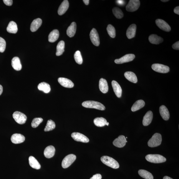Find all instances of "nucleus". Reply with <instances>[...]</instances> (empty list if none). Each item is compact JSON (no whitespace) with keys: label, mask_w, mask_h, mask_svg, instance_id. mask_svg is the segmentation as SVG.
<instances>
[{"label":"nucleus","mask_w":179,"mask_h":179,"mask_svg":"<svg viewBox=\"0 0 179 179\" xmlns=\"http://www.w3.org/2000/svg\"><path fill=\"white\" fill-rule=\"evenodd\" d=\"M101 161L104 164L114 169L119 168L120 165L117 161L108 156H103L100 158Z\"/></svg>","instance_id":"1"},{"label":"nucleus","mask_w":179,"mask_h":179,"mask_svg":"<svg viewBox=\"0 0 179 179\" xmlns=\"http://www.w3.org/2000/svg\"><path fill=\"white\" fill-rule=\"evenodd\" d=\"M82 105L85 108H95L101 110H104L105 108V106L101 103L95 101H86L82 103Z\"/></svg>","instance_id":"2"},{"label":"nucleus","mask_w":179,"mask_h":179,"mask_svg":"<svg viewBox=\"0 0 179 179\" xmlns=\"http://www.w3.org/2000/svg\"><path fill=\"white\" fill-rule=\"evenodd\" d=\"M162 141V136L160 133H156L148 141V144L149 147H155L161 144Z\"/></svg>","instance_id":"3"},{"label":"nucleus","mask_w":179,"mask_h":179,"mask_svg":"<svg viewBox=\"0 0 179 179\" xmlns=\"http://www.w3.org/2000/svg\"><path fill=\"white\" fill-rule=\"evenodd\" d=\"M146 159L148 162L154 163L165 162L166 159L163 156L158 154H149L146 156Z\"/></svg>","instance_id":"4"},{"label":"nucleus","mask_w":179,"mask_h":179,"mask_svg":"<svg viewBox=\"0 0 179 179\" xmlns=\"http://www.w3.org/2000/svg\"><path fill=\"white\" fill-rule=\"evenodd\" d=\"M76 156L73 154L67 155L63 159L62 162L63 168H66L69 167L76 159Z\"/></svg>","instance_id":"5"},{"label":"nucleus","mask_w":179,"mask_h":179,"mask_svg":"<svg viewBox=\"0 0 179 179\" xmlns=\"http://www.w3.org/2000/svg\"><path fill=\"white\" fill-rule=\"evenodd\" d=\"M13 117L16 122L20 125L24 124L27 119L26 116L21 112L16 111L13 114Z\"/></svg>","instance_id":"6"},{"label":"nucleus","mask_w":179,"mask_h":179,"mask_svg":"<svg viewBox=\"0 0 179 179\" xmlns=\"http://www.w3.org/2000/svg\"><path fill=\"white\" fill-rule=\"evenodd\" d=\"M140 6L139 0H130L126 6V9L128 11L133 12L137 11Z\"/></svg>","instance_id":"7"},{"label":"nucleus","mask_w":179,"mask_h":179,"mask_svg":"<svg viewBox=\"0 0 179 179\" xmlns=\"http://www.w3.org/2000/svg\"><path fill=\"white\" fill-rule=\"evenodd\" d=\"M152 69L155 71L166 74L170 71L169 67L162 64H153L152 66Z\"/></svg>","instance_id":"8"},{"label":"nucleus","mask_w":179,"mask_h":179,"mask_svg":"<svg viewBox=\"0 0 179 179\" xmlns=\"http://www.w3.org/2000/svg\"><path fill=\"white\" fill-rule=\"evenodd\" d=\"M90 36L92 43L96 46H99L100 44V38L97 30L93 28L90 32Z\"/></svg>","instance_id":"9"},{"label":"nucleus","mask_w":179,"mask_h":179,"mask_svg":"<svg viewBox=\"0 0 179 179\" xmlns=\"http://www.w3.org/2000/svg\"><path fill=\"white\" fill-rule=\"evenodd\" d=\"M71 137L74 140L83 143H88L89 140L83 134L79 132H74L71 134Z\"/></svg>","instance_id":"10"},{"label":"nucleus","mask_w":179,"mask_h":179,"mask_svg":"<svg viewBox=\"0 0 179 179\" xmlns=\"http://www.w3.org/2000/svg\"><path fill=\"white\" fill-rule=\"evenodd\" d=\"M135 55L134 54H127L119 59H115V62L116 64H122L123 63L132 61L135 59Z\"/></svg>","instance_id":"11"},{"label":"nucleus","mask_w":179,"mask_h":179,"mask_svg":"<svg viewBox=\"0 0 179 179\" xmlns=\"http://www.w3.org/2000/svg\"><path fill=\"white\" fill-rule=\"evenodd\" d=\"M156 23L159 28L163 31L169 32L171 30V27L167 23L163 20L158 19L156 21Z\"/></svg>","instance_id":"12"},{"label":"nucleus","mask_w":179,"mask_h":179,"mask_svg":"<svg viewBox=\"0 0 179 179\" xmlns=\"http://www.w3.org/2000/svg\"><path fill=\"white\" fill-rule=\"evenodd\" d=\"M127 142L124 136L120 135L113 141V144L116 147L122 148L124 147Z\"/></svg>","instance_id":"13"},{"label":"nucleus","mask_w":179,"mask_h":179,"mask_svg":"<svg viewBox=\"0 0 179 179\" xmlns=\"http://www.w3.org/2000/svg\"><path fill=\"white\" fill-rule=\"evenodd\" d=\"M58 81L62 86L65 88H72L74 86V84L71 81L66 78H59Z\"/></svg>","instance_id":"14"},{"label":"nucleus","mask_w":179,"mask_h":179,"mask_svg":"<svg viewBox=\"0 0 179 179\" xmlns=\"http://www.w3.org/2000/svg\"><path fill=\"white\" fill-rule=\"evenodd\" d=\"M11 140L13 143L18 144L23 142L25 140V137L20 134H14L11 136Z\"/></svg>","instance_id":"15"},{"label":"nucleus","mask_w":179,"mask_h":179,"mask_svg":"<svg viewBox=\"0 0 179 179\" xmlns=\"http://www.w3.org/2000/svg\"><path fill=\"white\" fill-rule=\"evenodd\" d=\"M69 1L67 0H64L60 4L58 10V13L59 16H62V15L64 14L69 8Z\"/></svg>","instance_id":"16"},{"label":"nucleus","mask_w":179,"mask_h":179,"mask_svg":"<svg viewBox=\"0 0 179 179\" xmlns=\"http://www.w3.org/2000/svg\"><path fill=\"white\" fill-rule=\"evenodd\" d=\"M112 84L116 95L117 97L120 98L122 96V90L120 85L117 81L114 80L112 81Z\"/></svg>","instance_id":"17"},{"label":"nucleus","mask_w":179,"mask_h":179,"mask_svg":"<svg viewBox=\"0 0 179 179\" xmlns=\"http://www.w3.org/2000/svg\"><path fill=\"white\" fill-rule=\"evenodd\" d=\"M55 148L53 146L50 145L47 146L44 151L45 157L47 158H50L53 157L55 154Z\"/></svg>","instance_id":"18"},{"label":"nucleus","mask_w":179,"mask_h":179,"mask_svg":"<svg viewBox=\"0 0 179 179\" xmlns=\"http://www.w3.org/2000/svg\"><path fill=\"white\" fill-rule=\"evenodd\" d=\"M137 26L135 24L130 25L127 29V36L128 39H132L136 35Z\"/></svg>","instance_id":"19"},{"label":"nucleus","mask_w":179,"mask_h":179,"mask_svg":"<svg viewBox=\"0 0 179 179\" xmlns=\"http://www.w3.org/2000/svg\"><path fill=\"white\" fill-rule=\"evenodd\" d=\"M153 118V113L152 111H149L146 113L143 120V124L144 126H147L149 125L152 122Z\"/></svg>","instance_id":"20"},{"label":"nucleus","mask_w":179,"mask_h":179,"mask_svg":"<svg viewBox=\"0 0 179 179\" xmlns=\"http://www.w3.org/2000/svg\"><path fill=\"white\" fill-rule=\"evenodd\" d=\"M160 112L161 117L163 119L165 120H167L169 119L170 115L168 108L165 106L161 105L160 108Z\"/></svg>","instance_id":"21"},{"label":"nucleus","mask_w":179,"mask_h":179,"mask_svg":"<svg viewBox=\"0 0 179 179\" xmlns=\"http://www.w3.org/2000/svg\"><path fill=\"white\" fill-rule=\"evenodd\" d=\"M42 21L41 19L38 18L35 19L32 23L30 27V30L32 32L37 31L42 24Z\"/></svg>","instance_id":"22"},{"label":"nucleus","mask_w":179,"mask_h":179,"mask_svg":"<svg viewBox=\"0 0 179 179\" xmlns=\"http://www.w3.org/2000/svg\"><path fill=\"white\" fill-rule=\"evenodd\" d=\"M11 64L12 67L16 71H20L22 69V65L18 57H15L13 58L11 61Z\"/></svg>","instance_id":"23"},{"label":"nucleus","mask_w":179,"mask_h":179,"mask_svg":"<svg viewBox=\"0 0 179 179\" xmlns=\"http://www.w3.org/2000/svg\"><path fill=\"white\" fill-rule=\"evenodd\" d=\"M99 87L100 90L103 93H106L108 91V87L107 80L101 79L99 81Z\"/></svg>","instance_id":"24"},{"label":"nucleus","mask_w":179,"mask_h":179,"mask_svg":"<svg viewBox=\"0 0 179 179\" xmlns=\"http://www.w3.org/2000/svg\"><path fill=\"white\" fill-rule=\"evenodd\" d=\"M149 40L151 44L156 45L160 44L163 41L162 38L155 34L150 35L149 37Z\"/></svg>","instance_id":"25"},{"label":"nucleus","mask_w":179,"mask_h":179,"mask_svg":"<svg viewBox=\"0 0 179 179\" xmlns=\"http://www.w3.org/2000/svg\"><path fill=\"white\" fill-rule=\"evenodd\" d=\"M29 165L32 168L37 170H39L41 168V165L36 159L33 156H30L29 158Z\"/></svg>","instance_id":"26"},{"label":"nucleus","mask_w":179,"mask_h":179,"mask_svg":"<svg viewBox=\"0 0 179 179\" xmlns=\"http://www.w3.org/2000/svg\"><path fill=\"white\" fill-rule=\"evenodd\" d=\"M76 24L75 22H73L67 30V34L69 37H74L76 31Z\"/></svg>","instance_id":"27"},{"label":"nucleus","mask_w":179,"mask_h":179,"mask_svg":"<svg viewBox=\"0 0 179 179\" xmlns=\"http://www.w3.org/2000/svg\"><path fill=\"white\" fill-rule=\"evenodd\" d=\"M125 76L126 79L129 81L136 83L137 82V76L134 73L131 71H127L125 73Z\"/></svg>","instance_id":"28"},{"label":"nucleus","mask_w":179,"mask_h":179,"mask_svg":"<svg viewBox=\"0 0 179 179\" xmlns=\"http://www.w3.org/2000/svg\"><path fill=\"white\" fill-rule=\"evenodd\" d=\"M59 32L57 30H53L49 35L48 40L50 42H54L57 41L59 37Z\"/></svg>","instance_id":"29"},{"label":"nucleus","mask_w":179,"mask_h":179,"mask_svg":"<svg viewBox=\"0 0 179 179\" xmlns=\"http://www.w3.org/2000/svg\"><path fill=\"white\" fill-rule=\"evenodd\" d=\"M145 103L143 100H138L134 104L132 108V110L133 112L137 111L144 106Z\"/></svg>","instance_id":"30"},{"label":"nucleus","mask_w":179,"mask_h":179,"mask_svg":"<svg viewBox=\"0 0 179 179\" xmlns=\"http://www.w3.org/2000/svg\"><path fill=\"white\" fill-rule=\"evenodd\" d=\"M38 89L45 93H48L51 90L50 85L45 82H41L38 85Z\"/></svg>","instance_id":"31"},{"label":"nucleus","mask_w":179,"mask_h":179,"mask_svg":"<svg viewBox=\"0 0 179 179\" xmlns=\"http://www.w3.org/2000/svg\"><path fill=\"white\" fill-rule=\"evenodd\" d=\"M7 31L9 33H16L18 31V27L16 23L13 21L10 22L7 28Z\"/></svg>","instance_id":"32"},{"label":"nucleus","mask_w":179,"mask_h":179,"mask_svg":"<svg viewBox=\"0 0 179 179\" xmlns=\"http://www.w3.org/2000/svg\"><path fill=\"white\" fill-rule=\"evenodd\" d=\"M65 43L64 41H60L58 44L57 47V56H59L62 55L64 51Z\"/></svg>","instance_id":"33"},{"label":"nucleus","mask_w":179,"mask_h":179,"mask_svg":"<svg viewBox=\"0 0 179 179\" xmlns=\"http://www.w3.org/2000/svg\"><path fill=\"white\" fill-rule=\"evenodd\" d=\"M94 122L95 125L98 127H103L106 125L107 121L105 118L102 117L95 118Z\"/></svg>","instance_id":"34"},{"label":"nucleus","mask_w":179,"mask_h":179,"mask_svg":"<svg viewBox=\"0 0 179 179\" xmlns=\"http://www.w3.org/2000/svg\"><path fill=\"white\" fill-rule=\"evenodd\" d=\"M139 174L142 178L145 179H153V176L149 171L143 170H140L138 171Z\"/></svg>","instance_id":"35"},{"label":"nucleus","mask_w":179,"mask_h":179,"mask_svg":"<svg viewBox=\"0 0 179 179\" xmlns=\"http://www.w3.org/2000/svg\"><path fill=\"white\" fill-rule=\"evenodd\" d=\"M112 12L113 14L117 19H120L122 18L123 16V13L120 8L117 7H115L112 9Z\"/></svg>","instance_id":"36"},{"label":"nucleus","mask_w":179,"mask_h":179,"mask_svg":"<svg viewBox=\"0 0 179 179\" xmlns=\"http://www.w3.org/2000/svg\"><path fill=\"white\" fill-rule=\"evenodd\" d=\"M55 127V124L53 121L49 120L47 121L46 127H45V132H49L54 129Z\"/></svg>","instance_id":"37"},{"label":"nucleus","mask_w":179,"mask_h":179,"mask_svg":"<svg viewBox=\"0 0 179 179\" xmlns=\"http://www.w3.org/2000/svg\"><path fill=\"white\" fill-rule=\"evenodd\" d=\"M107 30L109 36L112 38H114L116 36V31L114 27L111 25H108Z\"/></svg>","instance_id":"38"},{"label":"nucleus","mask_w":179,"mask_h":179,"mask_svg":"<svg viewBox=\"0 0 179 179\" xmlns=\"http://www.w3.org/2000/svg\"><path fill=\"white\" fill-rule=\"evenodd\" d=\"M74 58L76 62L79 64H81L83 63V59L81 54L79 50H77L74 54Z\"/></svg>","instance_id":"39"},{"label":"nucleus","mask_w":179,"mask_h":179,"mask_svg":"<svg viewBox=\"0 0 179 179\" xmlns=\"http://www.w3.org/2000/svg\"><path fill=\"white\" fill-rule=\"evenodd\" d=\"M43 120L42 118H34L31 123L32 127L34 128L37 127L42 122Z\"/></svg>","instance_id":"40"},{"label":"nucleus","mask_w":179,"mask_h":179,"mask_svg":"<svg viewBox=\"0 0 179 179\" xmlns=\"http://www.w3.org/2000/svg\"><path fill=\"white\" fill-rule=\"evenodd\" d=\"M6 42L5 40L0 37V52H3L6 48Z\"/></svg>","instance_id":"41"},{"label":"nucleus","mask_w":179,"mask_h":179,"mask_svg":"<svg viewBox=\"0 0 179 179\" xmlns=\"http://www.w3.org/2000/svg\"><path fill=\"white\" fill-rule=\"evenodd\" d=\"M3 1L5 4L7 6H11L13 4V1L12 0H4Z\"/></svg>","instance_id":"42"},{"label":"nucleus","mask_w":179,"mask_h":179,"mask_svg":"<svg viewBox=\"0 0 179 179\" xmlns=\"http://www.w3.org/2000/svg\"><path fill=\"white\" fill-rule=\"evenodd\" d=\"M172 47L175 50H179V42L178 41L174 44L172 46Z\"/></svg>","instance_id":"43"},{"label":"nucleus","mask_w":179,"mask_h":179,"mask_svg":"<svg viewBox=\"0 0 179 179\" xmlns=\"http://www.w3.org/2000/svg\"><path fill=\"white\" fill-rule=\"evenodd\" d=\"M102 178V175L100 174H97L93 175L90 179H101Z\"/></svg>","instance_id":"44"},{"label":"nucleus","mask_w":179,"mask_h":179,"mask_svg":"<svg viewBox=\"0 0 179 179\" xmlns=\"http://www.w3.org/2000/svg\"><path fill=\"white\" fill-rule=\"evenodd\" d=\"M116 3L117 4L121 6H122L125 5V1H121V0L117 1Z\"/></svg>","instance_id":"45"},{"label":"nucleus","mask_w":179,"mask_h":179,"mask_svg":"<svg viewBox=\"0 0 179 179\" xmlns=\"http://www.w3.org/2000/svg\"><path fill=\"white\" fill-rule=\"evenodd\" d=\"M174 12L175 13L178 14L179 15V6H177L175 7L174 9Z\"/></svg>","instance_id":"46"},{"label":"nucleus","mask_w":179,"mask_h":179,"mask_svg":"<svg viewBox=\"0 0 179 179\" xmlns=\"http://www.w3.org/2000/svg\"><path fill=\"white\" fill-rule=\"evenodd\" d=\"M83 1L84 3L86 5H88L89 4V0H83Z\"/></svg>","instance_id":"47"},{"label":"nucleus","mask_w":179,"mask_h":179,"mask_svg":"<svg viewBox=\"0 0 179 179\" xmlns=\"http://www.w3.org/2000/svg\"><path fill=\"white\" fill-rule=\"evenodd\" d=\"M2 92H3V87L1 85H0V95L2 94Z\"/></svg>","instance_id":"48"},{"label":"nucleus","mask_w":179,"mask_h":179,"mask_svg":"<svg viewBox=\"0 0 179 179\" xmlns=\"http://www.w3.org/2000/svg\"><path fill=\"white\" fill-rule=\"evenodd\" d=\"M163 179H173L170 177H168V176H165L163 177Z\"/></svg>","instance_id":"49"},{"label":"nucleus","mask_w":179,"mask_h":179,"mask_svg":"<svg viewBox=\"0 0 179 179\" xmlns=\"http://www.w3.org/2000/svg\"><path fill=\"white\" fill-rule=\"evenodd\" d=\"M161 1L163 2H168V1H169L168 0H168H165V1H163V0H162V1Z\"/></svg>","instance_id":"50"},{"label":"nucleus","mask_w":179,"mask_h":179,"mask_svg":"<svg viewBox=\"0 0 179 179\" xmlns=\"http://www.w3.org/2000/svg\"><path fill=\"white\" fill-rule=\"evenodd\" d=\"M106 125H107V126H108V125H109V123L107 122Z\"/></svg>","instance_id":"51"}]
</instances>
